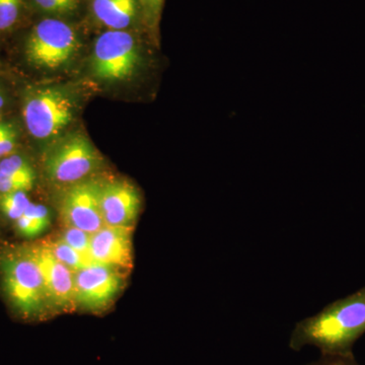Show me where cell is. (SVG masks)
<instances>
[{
    "mask_svg": "<svg viewBox=\"0 0 365 365\" xmlns=\"http://www.w3.org/2000/svg\"><path fill=\"white\" fill-rule=\"evenodd\" d=\"M365 334V287L336 300L319 313L299 322L290 336L289 347L319 348L321 355H353V346Z\"/></svg>",
    "mask_w": 365,
    "mask_h": 365,
    "instance_id": "1",
    "label": "cell"
},
{
    "mask_svg": "<svg viewBox=\"0 0 365 365\" xmlns=\"http://www.w3.org/2000/svg\"><path fill=\"white\" fill-rule=\"evenodd\" d=\"M0 278L7 300L24 318H37L49 309L42 274L28 246L0 253Z\"/></svg>",
    "mask_w": 365,
    "mask_h": 365,
    "instance_id": "2",
    "label": "cell"
},
{
    "mask_svg": "<svg viewBox=\"0 0 365 365\" xmlns=\"http://www.w3.org/2000/svg\"><path fill=\"white\" fill-rule=\"evenodd\" d=\"M79 39L76 30L58 18L39 21L26 38V61L45 71H55L66 66L76 56Z\"/></svg>",
    "mask_w": 365,
    "mask_h": 365,
    "instance_id": "3",
    "label": "cell"
},
{
    "mask_svg": "<svg viewBox=\"0 0 365 365\" xmlns=\"http://www.w3.org/2000/svg\"><path fill=\"white\" fill-rule=\"evenodd\" d=\"M76 102L68 91L57 86L32 90L24 102L26 129L35 138L45 140L58 135L73 120Z\"/></svg>",
    "mask_w": 365,
    "mask_h": 365,
    "instance_id": "4",
    "label": "cell"
},
{
    "mask_svg": "<svg viewBox=\"0 0 365 365\" xmlns=\"http://www.w3.org/2000/svg\"><path fill=\"white\" fill-rule=\"evenodd\" d=\"M140 63V48L129 31H107L98 36L91 53L93 76L108 83L127 81Z\"/></svg>",
    "mask_w": 365,
    "mask_h": 365,
    "instance_id": "5",
    "label": "cell"
},
{
    "mask_svg": "<svg viewBox=\"0 0 365 365\" xmlns=\"http://www.w3.org/2000/svg\"><path fill=\"white\" fill-rule=\"evenodd\" d=\"M102 158L90 139L81 133L60 140L45 160L47 176L55 184L72 185L85 181L102 163Z\"/></svg>",
    "mask_w": 365,
    "mask_h": 365,
    "instance_id": "6",
    "label": "cell"
},
{
    "mask_svg": "<svg viewBox=\"0 0 365 365\" xmlns=\"http://www.w3.org/2000/svg\"><path fill=\"white\" fill-rule=\"evenodd\" d=\"M124 287L119 269L93 263L74 273L76 307L88 312H102L113 304Z\"/></svg>",
    "mask_w": 365,
    "mask_h": 365,
    "instance_id": "7",
    "label": "cell"
},
{
    "mask_svg": "<svg viewBox=\"0 0 365 365\" xmlns=\"http://www.w3.org/2000/svg\"><path fill=\"white\" fill-rule=\"evenodd\" d=\"M28 248L42 274L49 309L62 312L73 309L76 307V272L61 263L44 242L28 246Z\"/></svg>",
    "mask_w": 365,
    "mask_h": 365,
    "instance_id": "8",
    "label": "cell"
},
{
    "mask_svg": "<svg viewBox=\"0 0 365 365\" xmlns=\"http://www.w3.org/2000/svg\"><path fill=\"white\" fill-rule=\"evenodd\" d=\"M101 182L81 181L69 187L62 199L61 217L66 227L93 235L105 227L100 205Z\"/></svg>",
    "mask_w": 365,
    "mask_h": 365,
    "instance_id": "9",
    "label": "cell"
},
{
    "mask_svg": "<svg viewBox=\"0 0 365 365\" xmlns=\"http://www.w3.org/2000/svg\"><path fill=\"white\" fill-rule=\"evenodd\" d=\"M100 205L105 225L133 227L141 197L133 185L123 180L101 182Z\"/></svg>",
    "mask_w": 365,
    "mask_h": 365,
    "instance_id": "10",
    "label": "cell"
},
{
    "mask_svg": "<svg viewBox=\"0 0 365 365\" xmlns=\"http://www.w3.org/2000/svg\"><path fill=\"white\" fill-rule=\"evenodd\" d=\"M133 227L105 225L91 235V253L95 263L129 270L133 266Z\"/></svg>",
    "mask_w": 365,
    "mask_h": 365,
    "instance_id": "11",
    "label": "cell"
},
{
    "mask_svg": "<svg viewBox=\"0 0 365 365\" xmlns=\"http://www.w3.org/2000/svg\"><path fill=\"white\" fill-rule=\"evenodd\" d=\"M91 11L108 31H128L143 14L140 0H91Z\"/></svg>",
    "mask_w": 365,
    "mask_h": 365,
    "instance_id": "12",
    "label": "cell"
},
{
    "mask_svg": "<svg viewBox=\"0 0 365 365\" xmlns=\"http://www.w3.org/2000/svg\"><path fill=\"white\" fill-rule=\"evenodd\" d=\"M35 181V170L23 157L9 155L0 162V194L30 191Z\"/></svg>",
    "mask_w": 365,
    "mask_h": 365,
    "instance_id": "13",
    "label": "cell"
},
{
    "mask_svg": "<svg viewBox=\"0 0 365 365\" xmlns=\"http://www.w3.org/2000/svg\"><path fill=\"white\" fill-rule=\"evenodd\" d=\"M51 225L49 209L41 204L31 203L24 215L16 222V230L21 237L35 239Z\"/></svg>",
    "mask_w": 365,
    "mask_h": 365,
    "instance_id": "14",
    "label": "cell"
},
{
    "mask_svg": "<svg viewBox=\"0 0 365 365\" xmlns=\"http://www.w3.org/2000/svg\"><path fill=\"white\" fill-rule=\"evenodd\" d=\"M44 244L61 263L71 269L73 272H76V271L81 270V269L86 267V266L93 264L85 256L79 254L78 251L71 248L69 245L60 240L59 237L46 241Z\"/></svg>",
    "mask_w": 365,
    "mask_h": 365,
    "instance_id": "15",
    "label": "cell"
},
{
    "mask_svg": "<svg viewBox=\"0 0 365 365\" xmlns=\"http://www.w3.org/2000/svg\"><path fill=\"white\" fill-rule=\"evenodd\" d=\"M31 203L26 192L0 194V211L6 218L14 222H16L24 215Z\"/></svg>",
    "mask_w": 365,
    "mask_h": 365,
    "instance_id": "16",
    "label": "cell"
},
{
    "mask_svg": "<svg viewBox=\"0 0 365 365\" xmlns=\"http://www.w3.org/2000/svg\"><path fill=\"white\" fill-rule=\"evenodd\" d=\"M59 239L85 256L91 263H95L91 253V235L85 230L73 227H66L59 235Z\"/></svg>",
    "mask_w": 365,
    "mask_h": 365,
    "instance_id": "17",
    "label": "cell"
},
{
    "mask_svg": "<svg viewBox=\"0 0 365 365\" xmlns=\"http://www.w3.org/2000/svg\"><path fill=\"white\" fill-rule=\"evenodd\" d=\"M40 11L52 16H68L78 9L79 0H34Z\"/></svg>",
    "mask_w": 365,
    "mask_h": 365,
    "instance_id": "18",
    "label": "cell"
},
{
    "mask_svg": "<svg viewBox=\"0 0 365 365\" xmlns=\"http://www.w3.org/2000/svg\"><path fill=\"white\" fill-rule=\"evenodd\" d=\"M23 0H0V31L13 28L20 18Z\"/></svg>",
    "mask_w": 365,
    "mask_h": 365,
    "instance_id": "19",
    "label": "cell"
},
{
    "mask_svg": "<svg viewBox=\"0 0 365 365\" xmlns=\"http://www.w3.org/2000/svg\"><path fill=\"white\" fill-rule=\"evenodd\" d=\"M18 135L16 128L9 123H0V158H6L16 148Z\"/></svg>",
    "mask_w": 365,
    "mask_h": 365,
    "instance_id": "20",
    "label": "cell"
},
{
    "mask_svg": "<svg viewBox=\"0 0 365 365\" xmlns=\"http://www.w3.org/2000/svg\"><path fill=\"white\" fill-rule=\"evenodd\" d=\"M165 0H140L141 11L148 25L157 29Z\"/></svg>",
    "mask_w": 365,
    "mask_h": 365,
    "instance_id": "21",
    "label": "cell"
},
{
    "mask_svg": "<svg viewBox=\"0 0 365 365\" xmlns=\"http://www.w3.org/2000/svg\"><path fill=\"white\" fill-rule=\"evenodd\" d=\"M306 365H360L354 355L341 356V355H321L316 361Z\"/></svg>",
    "mask_w": 365,
    "mask_h": 365,
    "instance_id": "22",
    "label": "cell"
},
{
    "mask_svg": "<svg viewBox=\"0 0 365 365\" xmlns=\"http://www.w3.org/2000/svg\"><path fill=\"white\" fill-rule=\"evenodd\" d=\"M4 97H2L1 95H0V113H1L2 107H4Z\"/></svg>",
    "mask_w": 365,
    "mask_h": 365,
    "instance_id": "23",
    "label": "cell"
}]
</instances>
